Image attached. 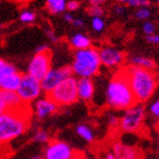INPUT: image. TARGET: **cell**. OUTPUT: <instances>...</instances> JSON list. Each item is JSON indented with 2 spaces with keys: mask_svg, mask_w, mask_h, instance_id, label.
<instances>
[{
  "mask_svg": "<svg viewBox=\"0 0 159 159\" xmlns=\"http://www.w3.org/2000/svg\"><path fill=\"white\" fill-rule=\"evenodd\" d=\"M117 2H119V3H127V1L128 0H116Z\"/></svg>",
  "mask_w": 159,
  "mask_h": 159,
  "instance_id": "ab89813d",
  "label": "cell"
},
{
  "mask_svg": "<svg viewBox=\"0 0 159 159\" xmlns=\"http://www.w3.org/2000/svg\"><path fill=\"white\" fill-rule=\"evenodd\" d=\"M108 124L109 126H112V127H115V126H118V122H119V118L116 116V115L114 114H109L108 115Z\"/></svg>",
  "mask_w": 159,
  "mask_h": 159,
  "instance_id": "4dcf8cb0",
  "label": "cell"
},
{
  "mask_svg": "<svg viewBox=\"0 0 159 159\" xmlns=\"http://www.w3.org/2000/svg\"><path fill=\"white\" fill-rule=\"evenodd\" d=\"M57 106H69L79 101L77 96V79L71 76L60 83L47 95Z\"/></svg>",
  "mask_w": 159,
  "mask_h": 159,
  "instance_id": "5b68a950",
  "label": "cell"
},
{
  "mask_svg": "<svg viewBox=\"0 0 159 159\" xmlns=\"http://www.w3.org/2000/svg\"><path fill=\"white\" fill-rule=\"evenodd\" d=\"M32 159H44V158H43V156H34Z\"/></svg>",
  "mask_w": 159,
  "mask_h": 159,
  "instance_id": "60d3db41",
  "label": "cell"
},
{
  "mask_svg": "<svg viewBox=\"0 0 159 159\" xmlns=\"http://www.w3.org/2000/svg\"><path fill=\"white\" fill-rule=\"evenodd\" d=\"M0 92H1V98L7 111H20L28 107L27 105L23 104L16 91H0Z\"/></svg>",
  "mask_w": 159,
  "mask_h": 159,
  "instance_id": "5bb4252c",
  "label": "cell"
},
{
  "mask_svg": "<svg viewBox=\"0 0 159 159\" xmlns=\"http://www.w3.org/2000/svg\"><path fill=\"white\" fill-rule=\"evenodd\" d=\"M117 159H122V158H117Z\"/></svg>",
  "mask_w": 159,
  "mask_h": 159,
  "instance_id": "ee69618b",
  "label": "cell"
},
{
  "mask_svg": "<svg viewBox=\"0 0 159 159\" xmlns=\"http://www.w3.org/2000/svg\"><path fill=\"white\" fill-rule=\"evenodd\" d=\"M124 71L136 102L143 104L152 98L157 89V76L154 71L134 65H129Z\"/></svg>",
  "mask_w": 159,
  "mask_h": 159,
  "instance_id": "7a4b0ae2",
  "label": "cell"
},
{
  "mask_svg": "<svg viewBox=\"0 0 159 159\" xmlns=\"http://www.w3.org/2000/svg\"><path fill=\"white\" fill-rule=\"evenodd\" d=\"M50 52V47L45 43L40 44L39 47L35 49V54H41V53H48Z\"/></svg>",
  "mask_w": 159,
  "mask_h": 159,
  "instance_id": "f546056e",
  "label": "cell"
},
{
  "mask_svg": "<svg viewBox=\"0 0 159 159\" xmlns=\"http://www.w3.org/2000/svg\"><path fill=\"white\" fill-rule=\"evenodd\" d=\"M30 127L29 106L20 111H6L0 114V145L22 136Z\"/></svg>",
  "mask_w": 159,
  "mask_h": 159,
  "instance_id": "3957f363",
  "label": "cell"
},
{
  "mask_svg": "<svg viewBox=\"0 0 159 159\" xmlns=\"http://www.w3.org/2000/svg\"><path fill=\"white\" fill-rule=\"evenodd\" d=\"M76 134L79 135L81 138H83L85 140V142L87 143H92L94 142V132H93L92 129L89 128V126H86V125H77L76 126Z\"/></svg>",
  "mask_w": 159,
  "mask_h": 159,
  "instance_id": "ffe728a7",
  "label": "cell"
},
{
  "mask_svg": "<svg viewBox=\"0 0 159 159\" xmlns=\"http://www.w3.org/2000/svg\"><path fill=\"white\" fill-rule=\"evenodd\" d=\"M87 13L93 18H102L104 16V9L98 6H89L87 8Z\"/></svg>",
  "mask_w": 159,
  "mask_h": 159,
  "instance_id": "603a6c76",
  "label": "cell"
},
{
  "mask_svg": "<svg viewBox=\"0 0 159 159\" xmlns=\"http://www.w3.org/2000/svg\"><path fill=\"white\" fill-rule=\"evenodd\" d=\"M113 11H114L115 15L122 16L123 13L125 12V7H124V6H122V5H117V6H115V7L113 8Z\"/></svg>",
  "mask_w": 159,
  "mask_h": 159,
  "instance_id": "836d02e7",
  "label": "cell"
},
{
  "mask_svg": "<svg viewBox=\"0 0 159 159\" xmlns=\"http://www.w3.org/2000/svg\"><path fill=\"white\" fill-rule=\"evenodd\" d=\"M146 41L150 44H159V34L147 35Z\"/></svg>",
  "mask_w": 159,
  "mask_h": 159,
  "instance_id": "1f68e13d",
  "label": "cell"
},
{
  "mask_svg": "<svg viewBox=\"0 0 159 159\" xmlns=\"http://www.w3.org/2000/svg\"><path fill=\"white\" fill-rule=\"evenodd\" d=\"M149 115L155 118L156 120H159V98L155 99L152 104L149 105Z\"/></svg>",
  "mask_w": 159,
  "mask_h": 159,
  "instance_id": "cb8c5ba5",
  "label": "cell"
},
{
  "mask_svg": "<svg viewBox=\"0 0 159 159\" xmlns=\"http://www.w3.org/2000/svg\"><path fill=\"white\" fill-rule=\"evenodd\" d=\"M44 159H76L75 150L65 142L55 139L49 142L44 152Z\"/></svg>",
  "mask_w": 159,
  "mask_h": 159,
  "instance_id": "8fae6325",
  "label": "cell"
},
{
  "mask_svg": "<svg viewBox=\"0 0 159 159\" xmlns=\"http://www.w3.org/2000/svg\"><path fill=\"white\" fill-rule=\"evenodd\" d=\"M72 25L75 28H83L84 27V21L82 19H80V18H74L72 21Z\"/></svg>",
  "mask_w": 159,
  "mask_h": 159,
  "instance_id": "e575fe53",
  "label": "cell"
},
{
  "mask_svg": "<svg viewBox=\"0 0 159 159\" xmlns=\"http://www.w3.org/2000/svg\"><path fill=\"white\" fill-rule=\"evenodd\" d=\"M146 111L140 103H136L133 106L125 109L122 117L119 118L118 126L125 133H136L142 128L144 124Z\"/></svg>",
  "mask_w": 159,
  "mask_h": 159,
  "instance_id": "8992f818",
  "label": "cell"
},
{
  "mask_svg": "<svg viewBox=\"0 0 159 159\" xmlns=\"http://www.w3.org/2000/svg\"><path fill=\"white\" fill-rule=\"evenodd\" d=\"M92 29L96 32H102L105 29V21L103 20V18H93Z\"/></svg>",
  "mask_w": 159,
  "mask_h": 159,
  "instance_id": "d4e9b609",
  "label": "cell"
},
{
  "mask_svg": "<svg viewBox=\"0 0 159 159\" xmlns=\"http://www.w3.org/2000/svg\"><path fill=\"white\" fill-rule=\"evenodd\" d=\"M63 19H64V21H66L67 23H72V21H73V16L71 15V13H64L63 15Z\"/></svg>",
  "mask_w": 159,
  "mask_h": 159,
  "instance_id": "8d00e7d4",
  "label": "cell"
},
{
  "mask_svg": "<svg viewBox=\"0 0 159 159\" xmlns=\"http://www.w3.org/2000/svg\"><path fill=\"white\" fill-rule=\"evenodd\" d=\"M22 74L15 65L6 62L0 66V91H17Z\"/></svg>",
  "mask_w": 159,
  "mask_h": 159,
  "instance_id": "30bf717a",
  "label": "cell"
},
{
  "mask_svg": "<svg viewBox=\"0 0 159 159\" xmlns=\"http://www.w3.org/2000/svg\"><path fill=\"white\" fill-rule=\"evenodd\" d=\"M70 45L72 48H74L75 50H84L89 49V48L92 47V41L87 37L85 33L82 32H77L75 34H73L72 37L70 38L69 40Z\"/></svg>",
  "mask_w": 159,
  "mask_h": 159,
  "instance_id": "e0dca14e",
  "label": "cell"
},
{
  "mask_svg": "<svg viewBox=\"0 0 159 159\" xmlns=\"http://www.w3.org/2000/svg\"><path fill=\"white\" fill-rule=\"evenodd\" d=\"M127 5L136 8H148L152 5V1L150 0H128Z\"/></svg>",
  "mask_w": 159,
  "mask_h": 159,
  "instance_id": "484cf974",
  "label": "cell"
},
{
  "mask_svg": "<svg viewBox=\"0 0 159 159\" xmlns=\"http://www.w3.org/2000/svg\"><path fill=\"white\" fill-rule=\"evenodd\" d=\"M105 99L108 107L115 111H125L137 103L124 69L117 71L112 76L106 86Z\"/></svg>",
  "mask_w": 159,
  "mask_h": 159,
  "instance_id": "6da1fadb",
  "label": "cell"
},
{
  "mask_svg": "<svg viewBox=\"0 0 159 159\" xmlns=\"http://www.w3.org/2000/svg\"><path fill=\"white\" fill-rule=\"evenodd\" d=\"M0 30H1V25H0Z\"/></svg>",
  "mask_w": 159,
  "mask_h": 159,
  "instance_id": "7bdbcfd3",
  "label": "cell"
},
{
  "mask_svg": "<svg viewBox=\"0 0 159 159\" xmlns=\"http://www.w3.org/2000/svg\"><path fill=\"white\" fill-rule=\"evenodd\" d=\"M16 92L19 95L23 104L29 106L30 103L35 102L42 94L41 82L28 74H22L21 82Z\"/></svg>",
  "mask_w": 159,
  "mask_h": 159,
  "instance_id": "52a82bcc",
  "label": "cell"
},
{
  "mask_svg": "<svg viewBox=\"0 0 159 159\" xmlns=\"http://www.w3.org/2000/svg\"><path fill=\"white\" fill-rule=\"evenodd\" d=\"M70 66L72 73L79 79H92L96 76L102 66L98 50L92 47L84 50H77L74 53L73 63Z\"/></svg>",
  "mask_w": 159,
  "mask_h": 159,
  "instance_id": "277c9868",
  "label": "cell"
},
{
  "mask_svg": "<svg viewBox=\"0 0 159 159\" xmlns=\"http://www.w3.org/2000/svg\"><path fill=\"white\" fill-rule=\"evenodd\" d=\"M89 2L91 6H98L102 7V5H104L106 2V0H89Z\"/></svg>",
  "mask_w": 159,
  "mask_h": 159,
  "instance_id": "d590c367",
  "label": "cell"
},
{
  "mask_svg": "<svg viewBox=\"0 0 159 159\" xmlns=\"http://www.w3.org/2000/svg\"><path fill=\"white\" fill-rule=\"evenodd\" d=\"M32 140L40 144H48L50 142L49 133L44 129H37L32 135Z\"/></svg>",
  "mask_w": 159,
  "mask_h": 159,
  "instance_id": "44dd1931",
  "label": "cell"
},
{
  "mask_svg": "<svg viewBox=\"0 0 159 159\" xmlns=\"http://www.w3.org/2000/svg\"><path fill=\"white\" fill-rule=\"evenodd\" d=\"M101 64L106 67H116L122 64L125 60V54L123 51L113 47H104L98 51Z\"/></svg>",
  "mask_w": 159,
  "mask_h": 159,
  "instance_id": "7c38bea8",
  "label": "cell"
},
{
  "mask_svg": "<svg viewBox=\"0 0 159 159\" xmlns=\"http://www.w3.org/2000/svg\"><path fill=\"white\" fill-rule=\"evenodd\" d=\"M113 154L116 158L122 159H138V152L135 148L129 146H125L122 143H115L113 145Z\"/></svg>",
  "mask_w": 159,
  "mask_h": 159,
  "instance_id": "2e32d148",
  "label": "cell"
},
{
  "mask_svg": "<svg viewBox=\"0 0 159 159\" xmlns=\"http://www.w3.org/2000/svg\"><path fill=\"white\" fill-rule=\"evenodd\" d=\"M73 76L71 66L65 65V66L57 67V69H51L48 72V74L41 80V87H42V92L49 94L55 86L63 82L64 80Z\"/></svg>",
  "mask_w": 159,
  "mask_h": 159,
  "instance_id": "9c48e42d",
  "label": "cell"
},
{
  "mask_svg": "<svg viewBox=\"0 0 159 159\" xmlns=\"http://www.w3.org/2000/svg\"><path fill=\"white\" fill-rule=\"evenodd\" d=\"M7 109H6V106L2 102V98H1V92H0V114H2L3 112H6Z\"/></svg>",
  "mask_w": 159,
  "mask_h": 159,
  "instance_id": "74e56055",
  "label": "cell"
},
{
  "mask_svg": "<svg viewBox=\"0 0 159 159\" xmlns=\"http://www.w3.org/2000/svg\"><path fill=\"white\" fill-rule=\"evenodd\" d=\"M129 63H130V65L149 70V71H154L156 67V63L154 60L149 59L147 57H143V55H132L129 57Z\"/></svg>",
  "mask_w": 159,
  "mask_h": 159,
  "instance_id": "ac0fdd59",
  "label": "cell"
},
{
  "mask_svg": "<svg viewBox=\"0 0 159 159\" xmlns=\"http://www.w3.org/2000/svg\"><path fill=\"white\" fill-rule=\"evenodd\" d=\"M105 159H117V158H116V156L113 154V152H107Z\"/></svg>",
  "mask_w": 159,
  "mask_h": 159,
  "instance_id": "f35d334b",
  "label": "cell"
},
{
  "mask_svg": "<svg viewBox=\"0 0 159 159\" xmlns=\"http://www.w3.org/2000/svg\"><path fill=\"white\" fill-rule=\"evenodd\" d=\"M45 7L52 15H61L66 10V0H47Z\"/></svg>",
  "mask_w": 159,
  "mask_h": 159,
  "instance_id": "d6986e66",
  "label": "cell"
},
{
  "mask_svg": "<svg viewBox=\"0 0 159 159\" xmlns=\"http://www.w3.org/2000/svg\"><path fill=\"white\" fill-rule=\"evenodd\" d=\"M155 2H157V3H159V0H154Z\"/></svg>",
  "mask_w": 159,
  "mask_h": 159,
  "instance_id": "b9f144b4",
  "label": "cell"
},
{
  "mask_svg": "<svg viewBox=\"0 0 159 159\" xmlns=\"http://www.w3.org/2000/svg\"><path fill=\"white\" fill-rule=\"evenodd\" d=\"M143 31L146 34V37L147 35H152L155 34V31H156V25H155V23L150 22V21H147L143 25Z\"/></svg>",
  "mask_w": 159,
  "mask_h": 159,
  "instance_id": "83f0119b",
  "label": "cell"
},
{
  "mask_svg": "<svg viewBox=\"0 0 159 159\" xmlns=\"http://www.w3.org/2000/svg\"><path fill=\"white\" fill-rule=\"evenodd\" d=\"M47 35H48V38H49V40L51 41V42H53V43H57V42H59V39L57 38V35H55V33L53 32L52 30H48V31H47Z\"/></svg>",
  "mask_w": 159,
  "mask_h": 159,
  "instance_id": "d6a6232c",
  "label": "cell"
},
{
  "mask_svg": "<svg viewBox=\"0 0 159 159\" xmlns=\"http://www.w3.org/2000/svg\"><path fill=\"white\" fill-rule=\"evenodd\" d=\"M95 86L92 79H77V96L79 99L89 102L94 96Z\"/></svg>",
  "mask_w": 159,
  "mask_h": 159,
  "instance_id": "9a60e30c",
  "label": "cell"
},
{
  "mask_svg": "<svg viewBox=\"0 0 159 159\" xmlns=\"http://www.w3.org/2000/svg\"><path fill=\"white\" fill-rule=\"evenodd\" d=\"M79 8H80V2L76 1V0H70V1H66V10H69L70 12L76 11Z\"/></svg>",
  "mask_w": 159,
  "mask_h": 159,
  "instance_id": "f1b7e54d",
  "label": "cell"
},
{
  "mask_svg": "<svg viewBox=\"0 0 159 159\" xmlns=\"http://www.w3.org/2000/svg\"><path fill=\"white\" fill-rule=\"evenodd\" d=\"M59 106L53 102L49 96L38 98L33 105L34 115L38 119H44L47 117L51 116L57 111Z\"/></svg>",
  "mask_w": 159,
  "mask_h": 159,
  "instance_id": "4fadbf2b",
  "label": "cell"
},
{
  "mask_svg": "<svg viewBox=\"0 0 159 159\" xmlns=\"http://www.w3.org/2000/svg\"><path fill=\"white\" fill-rule=\"evenodd\" d=\"M150 15H152V12H150V10H149L148 8H138V9L136 10V13H135L136 18L139 20L148 19V18L150 17Z\"/></svg>",
  "mask_w": 159,
  "mask_h": 159,
  "instance_id": "4316f807",
  "label": "cell"
},
{
  "mask_svg": "<svg viewBox=\"0 0 159 159\" xmlns=\"http://www.w3.org/2000/svg\"><path fill=\"white\" fill-rule=\"evenodd\" d=\"M51 67V53H41V54H34L32 59L30 60L27 67V74L30 76L41 80L48 74Z\"/></svg>",
  "mask_w": 159,
  "mask_h": 159,
  "instance_id": "ba28073f",
  "label": "cell"
},
{
  "mask_svg": "<svg viewBox=\"0 0 159 159\" xmlns=\"http://www.w3.org/2000/svg\"><path fill=\"white\" fill-rule=\"evenodd\" d=\"M35 18H37V15L33 11H31V10H25V11H22V12L20 13L19 19L23 23H32L35 20Z\"/></svg>",
  "mask_w": 159,
  "mask_h": 159,
  "instance_id": "7402d4cb",
  "label": "cell"
}]
</instances>
